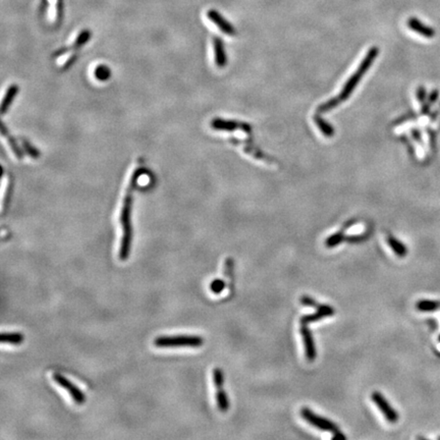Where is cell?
I'll return each mask as SVG.
<instances>
[{"label": "cell", "mask_w": 440, "mask_h": 440, "mask_svg": "<svg viewBox=\"0 0 440 440\" xmlns=\"http://www.w3.org/2000/svg\"><path fill=\"white\" fill-rule=\"evenodd\" d=\"M143 173V169L141 167H137L133 174L132 178L129 182L128 189L126 192V196L124 199V203H122L121 212H120V223L122 226V239L120 243L119 248V259L121 261H125L129 258L131 248H132V241H133V228H132V208H133V192L136 188L137 181L140 179L141 174Z\"/></svg>", "instance_id": "cell-1"}, {"label": "cell", "mask_w": 440, "mask_h": 440, "mask_svg": "<svg viewBox=\"0 0 440 440\" xmlns=\"http://www.w3.org/2000/svg\"><path fill=\"white\" fill-rule=\"evenodd\" d=\"M378 53H379L378 47H372L370 50H369V52L366 54L364 59L362 60L361 64L359 65L358 69L354 73V75L347 80L344 87L342 88V90L339 96L342 101L346 100L349 97V95L353 93L356 86L359 84V82L361 81V79L363 78L365 73H367V70L370 68L373 61L376 59Z\"/></svg>", "instance_id": "cell-2"}, {"label": "cell", "mask_w": 440, "mask_h": 440, "mask_svg": "<svg viewBox=\"0 0 440 440\" xmlns=\"http://www.w3.org/2000/svg\"><path fill=\"white\" fill-rule=\"evenodd\" d=\"M203 343V339L198 336L160 337L154 341L157 347H199Z\"/></svg>", "instance_id": "cell-3"}, {"label": "cell", "mask_w": 440, "mask_h": 440, "mask_svg": "<svg viewBox=\"0 0 440 440\" xmlns=\"http://www.w3.org/2000/svg\"><path fill=\"white\" fill-rule=\"evenodd\" d=\"M301 416L305 421L308 422L310 425L314 426L317 429H320L323 431H330L332 433L339 430L336 423H333L332 421H330L326 418H322L318 415H316L308 408H303L301 410Z\"/></svg>", "instance_id": "cell-4"}, {"label": "cell", "mask_w": 440, "mask_h": 440, "mask_svg": "<svg viewBox=\"0 0 440 440\" xmlns=\"http://www.w3.org/2000/svg\"><path fill=\"white\" fill-rule=\"evenodd\" d=\"M213 381L216 389V403L220 412H226L230 408V400L223 391L224 375L220 368H215L213 370Z\"/></svg>", "instance_id": "cell-5"}, {"label": "cell", "mask_w": 440, "mask_h": 440, "mask_svg": "<svg viewBox=\"0 0 440 440\" xmlns=\"http://www.w3.org/2000/svg\"><path fill=\"white\" fill-rule=\"evenodd\" d=\"M53 380L60 386L62 387L63 390L67 391L68 394L72 396L73 400L77 403V404H84L86 401V395L85 393L79 389L78 386H76L74 383L70 382L68 379H66L64 376H62L59 373H54L53 376H52Z\"/></svg>", "instance_id": "cell-6"}, {"label": "cell", "mask_w": 440, "mask_h": 440, "mask_svg": "<svg viewBox=\"0 0 440 440\" xmlns=\"http://www.w3.org/2000/svg\"><path fill=\"white\" fill-rule=\"evenodd\" d=\"M211 128L216 131L222 132H234L237 130H242L245 133H251V127L244 122H239L236 120H227L223 118H214L211 120Z\"/></svg>", "instance_id": "cell-7"}, {"label": "cell", "mask_w": 440, "mask_h": 440, "mask_svg": "<svg viewBox=\"0 0 440 440\" xmlns=\"http://www.w3.org/2000/svg\"><path fill=\"white\" fill-rule=\"evenodd\" d=\"M371 398L377 404L378 409L384 415L387 421L391 422V423H394V422L398 420V414L396 413V411L391 406L390 402L386 400V398L380 392L374 391L371 394Z\"/></svg>", "instance_id": "cell-8"}, {"label": "cell", "mask_w": 440, "mask_h": 440, "mask_svg": "<svg viewBox=\"0 0 440 440\" xmlns=\"http://www.w3.org/2000/svg\"><path fill=\"white\" fill-rule=\"evenodd\" d=\"M207 16L211 22L216 25V27L218 29H220L224 34L228 35V36H235V35L237 34V31L234 28V26L230 22L226 21L222 16V14L219 13L217 10H215V9L208 10Z\"/></svg>", "instance_id": "cell-9"}, {"label": "cell", "mask_w": 440, "mask_h": 440, "mask_svg": "<svg viewBox=\"0 0 440 440\" xmlns=\"http://www.w3.org/2000/svg\"><path fill=\"white\" fill-rule=\"evenodd\" d=\"M301 334L304 341L306 358L309 362H313L317 357V351L314 339L312 336V331L308 327V324H301Z\"/></svg>", "instance_id": "cell-10"}, {"label": "cell", "mask_w": 440, "mask_h": 440, "mask_svg": "<svg viewBox=\"0 0 440 440\" xmlns=\"http://www.w3.org/2000/svg\"><path fill=\"white\" fill-rule=\"evenodd\" d=\"M91 37H92L91 31L83 30L82 32H80V34L78 35L76 40L74 41V43L72 45H69L67 47H64V48H61V49L57 50L54 53V56H60V55L64 54V53H67V52H69V51H74V50H77L79 48H82L86 43H88V41L91 39Z\"/></svg>", "instance_id": "cell-11"}, {"label": "cell", "mask_w": 440, "mask_h": 440, "mask_svg": "<svg viewBox=\"0 0 440 440\" xmlns=\"http://www.w3.org/2000/svg\"><path fill=\"white\" fill-rule=\"evenodd\" d=\"M408 27L416 32L417 34L421 35L425 38H433L435 36V30L426 26L425 24L422 23L421 21H419L416 17H410L408 21Z\"/></svg>", "instance_id": "cell-12"}, {"label": "cell", "mask_w": 440, "mask_h": 440, "mask_svg": "<svg viewBox=\"0 0 440 440\" xmlns=\"http://www.w3.org/2000/svg\"><path fill=\"white\" fill-rule=\"evenodd\" d=\"M213 48H214V60L218 67H224L227 62L223 42L220 38H213Z\"/></svg>", "instance_id": "cell-13"}, {"label": "cell", "mask_w": 440, "mask_h": 440, "mask_svg": "<svg viewBox=\"0 0 440 440\" xmlns=\"http://www.w3.org/2000/svg\"><path fill=\"white\" fill-rule=\"evenodd\" d=\"M19 94V86L11 85L7 88L6 93L1 102V114H5L10 108V105L13 102L15 96Z\"/></svg>", "instance_id": "cell-14"}, {"label": "cell", "mask_w": 440, "mask_h": 440, "mask_svg": "<svg viewBox=\"0 0 440 440\" xmlns=\"http://www.w3.org/2000/svg\"><path fill=\"white\" fill-rule=\"evenodd\" d=\"M1 134H2L3 137L6 138L7 143L9 144L10 149L13 152L14 156L17 158V159H22V158H23V151H22L21 147H19V145H17V143L15 142V139L6 130L4 124H2V127H1Z\"/></svg>", "instance_id": "cell-15"}, {"label": "cell", "mask_w": 440, "mask_h": 440, "mask_svg": "<svg viewBox=\"0 0 440 440\" xmlns=\"http://www.w3.org/2000/svg\"><path fill=\"white\" fill-rule=\"evenodd\" d=\"M387 243H389L390 247L392 249V251L394 252V254L399 257V258H403L406 257L408 254V249L406 245H404L400 241H398L397 239H395L392 236H390L387 238Z\"/></svg>", "instance_id": "cell-16"}, {"label": "cell", "mask_w": 440, "mask_h": 440, "mask_svg": "<svg viewBox=\"0 0 440 440\" xmlns=\"http://www.w3.org/2000/svg\"><path fill=\"white\" fill-rule=\"evenodd\" d=\"M24 336L21 332H3L0 337V342L9 344H21L24 342Z\"/></svg>", "instance_id": "cell-17"}, {"label": "cell", "mask_w": 440, "mask_h": 440, "mask_svg": "<svg viewBox=\"0 0 440 440\" xmlns=\"http://www.w3.org/2000/svg\"><path fill=\"white\" fill-rule=\"evenodd\" d=\"M416 308L420 312H434L440 308V302L434 300H420L416 304Z\"/></svg>", "instance_id": "cell-18"}, {"label": "cell", "mask_w": 440, "mask_h": 440, "mask_svg": "<svg viewBox=\"0 0 440 440\" xmlns=\"http://www.w3.org/2000/svg\"><path fill=\"white\" fill-rule=\"evenodd\" d=\"M94 76L98 81L105 82L111 77V70L107 65L99 64L94 69Z\"/></svg>", "instance_id": "cell-19"}, {"label": "cell", "mask_w": 440, "mask_h": 440, "mask_svg": "<svg viewBox=\"0 0 440 440\" xmlns=\"http://www.w3.org/2000/svg\"><path fill=\"white\" fill-rule=\"evenodd\" d=\"M314 121L316 126L319 128V130L321 131V133L326 136V137H332L334 135V130L333 128L328 124L327 121H325L323 118H321L320 116H315L314 117Z\"/></svg>", "instance_id": "cell-20"}, {"label": "cell", "mask_w": 440, "mask_h": 440, "mask_svg": "<svg viewBox=\"0 0 440 440\" xmlns=\"http://www.w3.org/2000/svg\"><path fill=\"white\" fill-rule=\"evenodd\" d=\"M22 147H23V150L25 151V153L27 155H29L31 158H34V159H38V158L40 157V152L38 151V149L35 148L28 140L22 139Z\"/></svg>", "instance_id": "cell-21"}, {"label": "cell", "mask_w": 440, "mask_h": 440, "mask_svg": "<svg viewBox=\"0 0 440 440\" xmlns=\"http://www.w3.org/2000/svg\"><path fill=\"white\" fill-rule=\"evenodd\" d=\"M345 239L344 235L342 232H339L337 234L331 235L326 241H325V245L327 248H334L339 245L343 240Z\"/></svg>", "instance_id": "cell-22"}, {"label": "cell", "mask_w": 440, "mask_h": 440, "mask_svg": "<svg viewBox=\"0 0 440 440\" xmlns=\"http://www.w3.org/2000/svg\"><path fill=\"white\" fill-rule=\"evenodd\" d=\"M341 101H342V100L340 99V97L332 98V99H330L329 101H327L326 103L322 104L321 106H319L318 111H319V112H326V111H329V110H331V109H333V108H336Z\"/></svg>", "instance_id": "cell-23"}, {"label": "cell", "mask_w": 440, "mask_h": 440, "mask_svg": "<svg viewBox=\"0 0 440 440\" xmlns=\"http://www.w3.org/2000/svg\"><path fill=\"white\" fill-rule=\"evenodd\" d=\"M225 288V283L222 279H215L210 284V291L215 294H219Z\"/></svg>", "instance_id": "cell-24"}, {"label": "cell", "mask_w": 440, "mask_h": 440, "mask_svg": "<svg viewBox=\"0 0 440 440\" xmlns=\"http://www.w3.org/2000/svg\"><path fill=\"white\" fill-rule=\"evenodd\" d=\"M301 304H303L304 306L313 307V308H318L319 307L318 302H316L313 297H311L309 295H303L301 297Z\"/></svg>", "instance_id": "cell-25"}, {"label": "cell", "mask_w": 440, "mask_h": 440, "mask_svg": "<svg viewBox=\"0 0 440 440\" xmlns=\"http://www.w3.org/2000/svg\"><path fill=\"white\" fill-rule=\"evenodd\" d=\"M417 97H418V99H419L420 102H423V101L425 100V97H426L425 88H423V87H420V88H419L418 91H417Z\"/></svg>", "instance_id": "cell-26"}, {"label": "cell", "mask_w": 440, "mask_h": 440, "mask_svg": "<svg viewBox=\"0 0 440 440\" xmlns=\"http://www.w3.org/2000/svg\"><path fill=\"white\" fill-rule=\"evenodd\" d=\"M76 58H77V55H73V56H70V58L66 61V62H64V64H63V68L64 69H67L70 65H72L74 62H75V60H76Z\"/></svg>", "instance_id": "cell-27"}, {"label": "cell", "mask_w": 440, "mask_h": 440, "mask_svg": "<svg viewBox=\"0 0 440 440\" xmlns=\"http://www.w3.org/2000/svg\"><path fill=\"white\" fill-rule=\"evenodd\" d=\"M438 91L437 90H435V91H433L431 94H430V97H429V103H434L436 100H437V98H438Z\"/></svg>", "instance_id": "cell-28"}, {"label": "cell", "mask_w": 440, "mask_h": 440, "mask_svg": "<svg viewBox=\"0 0 440 440\" xmlns=\"http://www.w3.org/2000/svg\"><path fill=\"white\" fill-rule=\"evenodd\" d=\"M332 438L333 439H345V436L340 430H337L336 432H333Z\"/></svg>", "instance_id": "cell-29"}, {"label": "cell", "mask_w": 440, "mask_h": 440, "mask_svg": "<svg viewBox=\"0 0 440 440\" xmlns=\"http://www.w3.org/2000/svg\"><path fill=\"white\" fill-rule=\"evenodd\" d=\"M439 342H440V336H439Z\"/></svg>", "instance_id": "cell-30"}, {"label": "cell", "mask_w": 440, "mask_h": 440, "mask_svg": "<svg viewBox=\"0 0 440 440\" xmlns=\"http://www.w3.org/2000/svg\"><path fill=\"white\" fill-rule=\"evenodd\" d=\"M59 1H61V0H59Z\"/></svg>", "instance_id": "cell-31"}, {"label": "cell", "mask_w": 440, "mask_h": 440, "mask_svg": "<svg viewBox=\"0 0 440 440\" xmlns=\"http://www.w3.org/2000/svg\"><path fill=\"white\" fill-rule=\"evenodd\" d=\"M439 439H440V437H439Z\"/></svg>", "instance_id": "cell-32"}]
</instances>
